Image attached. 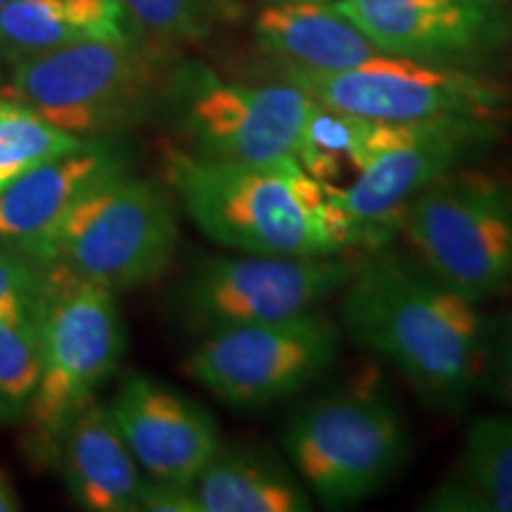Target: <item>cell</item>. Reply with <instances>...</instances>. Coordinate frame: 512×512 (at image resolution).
I'll return each instance as SVG.
<instances>
[{
    "mask_svg": "<svg viewBox=\"0 0 512 512\" xmlns=\"http://www.w3.org/2000/svg\"><path fill=\"white\" fill-rule=\"evenodd\" d=\"M337 297L342 335L392 363L430 411L458 415L479 394L489 316L411 254L366 252Z\"/></svg>",
    "mask_w": 512,
    "mask_h": 512,
    "instance_id": "obj_1",
    "label": "cell"
},
{
    "mask_svg": "<svg viewBox=\"0 0 512 512\" xmlns=\"http://www.w3.org/2000/svg\"><path fill=\"white\" fill-rule=\"evenodd\" d=\"M162 178L183 214L230 252L325 256L361 252L358 235L328 185L294 157L223 162L185 150H162Z\"/></svg>",
    "mask_w": 512,
    "mask_h": 512,
    "instance_id": "obj_2",
    "label": "cell"
},
{
    "mask_svg": "<svg viewBox=\"0 0 512 512\" xmlns=\"http://www.w3.org/2000/svg\"><path fill=\"white\" fill-rule=\"evenodd\" d=\"M12 64L0 93L76 138L107 140L164 117L176 62L133 34L74 43Z\"/></svg>",
    "mask_w": 512,
    "mask_h": 512,
    "instance_id": "obj_3",
    "label": "cell"
},
{
    "mask_svg": "<svg viewBox=\"0 0 512 512\" xmlns=\"http://www.w3.org/2000/svg\"><path fill=\"white\" fill-rule=\"evenodd\" d=\"M280 441L313 503L328 510L380 494L411 456V432L380 380L302 401L287 415Z\"/></svg>",
    "mask_w": 512,
    "mask_h": 512,
    "instance_id": "obj_4",
    "label": "cell"
},
{
    "mask_svg": "<svg viewBox=\"0 0 512 512\" xmlns=\"http://www.w3.org/2000/svg\"><path fill=\"white\" fill-rule=\"evenodd\" d=\"M408 254L477 304L512 294V176L460 166L403 211Z\"/></svg>",
    "mask_w": 512,
    "mask_h": 512,
    "instance_id": "obj_5",
    "label": "cell"
},
{
    "mask_svg": "<svg viewBox=\"0 0 512 512\" xmlns=\"http://www.w3.org/2000/svg\"><path fill=\"white\" fill-rule=\"evenodd\" d=\"M36 318L41 377L27 411L29 451L53 463L64 427L119 368L126 325L117 294L60 271H46Z\"/></svg>",
    "mask_w": 512,
    "mask_h": 512,
    "instance_id": "obj_6",
    "label": "cell"
},
{
    "mask_svg": "<svg viewBox=\"0 0 512 512\" xmlns=\"http://www.w3.org/2000/svg\"><path fill=\"white\" fill-rule=\"evenodd\" d=\"M178 247L176 200L131 169L105 178L57 228L46 271L110 292L136 290L169 273Z\"/></svg>",
    "mask_w": 512,
    "mask_h": 512,
    "instance_id": "obj_7",
    "label": "cell"
},
{
    "mask_svg": "<svg viewBox=\"0 0 512 512\" xmlns=\"http://www.w3.org/2000/svg\"><path fill=\"white\" fill-rule=\"evenodd\" d=\"M510 121L437 119L375 121L368 164L349 185H328L332 202L347 214L361 252L387 245L399 233L403 211L422 190L460 166L477 164L503 143Z\"/></svg>",
    "mask_w": 512,
    "mask_h": 512,
    "instance_id": "obj_8",
    "label": "cell"
},
{
    "mask_svg": "<svg viewBox=\"0 0 512 512\" xmlns=\"http://www.w3.org/2000/svg\"><path fill=\"white\" fill-rule=\"evenodd\" d=\"M342 328L323 309L204 332L185 373L235 411H264L299 396L335 368Z\"/></svg>",
    "mask_w": 512,
    "mask_h": 512,
    "instance_id": "obj_9",
    "label": "cell"
},
{
    "mask_svg": "<svg viewBox=\"0 0 512 512\" xmlns=\"http://www.w3.org/2000/svg\"><path fill=\"white\" fill-rule=\"evenodd\" d=\"M316 100L283 83H242L202 62H176L164 117L181 147L223 162H273L297 155Z\"/></svg>",
    "mask_w": 512,
    "mask_h": 512,
    "instance_id": "obj_10",
    "label": "cell"
},
{
    "mask_svg": "<svg viewBox=\"0 0 512 512\" xmlns=\"http://www.w3.org/2000/svg\"><path fill=\"white\" fill-rule=\"evenodd\" d=\"M354 252L325 256L209 254L176 287L178 313L200 335L323 309L356 273Z\"/></svg>",
    "mask_w": 512,
    "mask_h": 512,
    "instance_id": "obj_11",
    "label": "cell"
},
{
    "mask_svg": "<svg viewBox=\"0 0 512 512\" xmlns=\"http://www.w3.org/2000/svg\"><path fill=\"white\" fill-rule=\"evenodd\" d=\"M283 81L299 86L320 105L375 121L512 119L508 86L472 67L382 53L344 72L283 69Z\"/></svg>",
    "mask_w": 512,
    "mask_h": 512,
    "instance_id": "obj_12",
    "label": "cell"
},
{
    "mask_svg": "<svg viewBox=\"0 0 512 512\" xmlns=\"http://www.w3.org/2000/svg\"><path fill=\"white\" fill-rule=\"evenodd\" d=\"M382 53L472 67L505 48L503 0H332Z\"/></svg>",
    "mask_w": 512,
    "mask_h": 512,
    "instance_id": "obj_13",
    "label": "cell"
},
{
    "mask_svg": "<svg viewBox=\"0 0 512 512\" xmlns=\"http://www.w3.org/2000/svg\"><path fill=\"white\" fill-rule=\"evenodd\" d=\"M110 413L152 482L195 484L223 441L214 415L202 403L147 375L121 382Z\"/></svg>",
    "mask_w": 512,
    "mask_h": 512,
    "instance_id": "obj_14",
    "label": "cell"
},
{
    "mask_svg": "<svg viewBox=\"0 0 512 512\" xmlns=\"http://www.w3.org/2000/svg\"><path fill=\"white\" fill-rule=\"evenodd\" d=\"M131 169V157L117 138L88 140L50 159L0 192V249L48 268L57 228L88 190Z\"/></svg>",
    "mask_w": 512,
    "mask_h": 512,
    "instance_id": "obj_15",
    "label": "cell"
},
{
    "mask_svg": "<svg viewBox=\"0 0 512 512\" xmlns=\"http://www.w3.org/2000/svg\"><path fill=\"white\" fill-rule=\"evenodd\" d=\"M55 463L72 501L88 512H138L145 475L121 437L110 406L88 401L64 427Z\"/></svg>",
    "mask_w": 512,
    "mask_h": 512,
    "instance_id": "obj_16",
    "label": "cell"
},
{
    "mask_svg": "<svg viewBox=\"0 0 512 512\" xmlns=\"http://www.w3.org/2000/svg\"><path fill=\"white\" fill-rule=\"evenodd\" d=\"M254 36L268 57L297 72H344L382 55L332 0L264 3Z\"/></svg>",
    "mask_w": 512,
    "mask_h": 512,
    "instance_id": "obj_17",
    "label": "cell"
},
{
    "mask_svg": "<svg viewBox=\"0 0 512 512\" xmlns=\"http://www.w3.org/2000/svg\"><path fill=\"white\" fill-rule=\"evenodd\" d=\"M200 512H309L313 496L287 456L259 441H221L195 479Z\"/></svg>",
    "mask_w": 512,
    "mask_h": 512,
    "instance_id": "obj_18",
    "label": "cell"
},
{
    "mask_svg": "<svg viewBox=\"0 0 512 512\" xmlns=\"http://www.w3.org/2000/svg\"><path fill=\"white\" fill-rule=\"evenodd\" d=\"M133 34L140 31L119 0H12L0 10V55L12 62Z\"/></svg>",
    "mask_w": 512,
    "mask_h": 512,
    "instance_id": "obj_19",
    "label": "cell"
},
{
    "mask_svg": "<svg viewBox=\"0 0 512 512\" xmlns=\"http://www.w3.org/2000/svg\"><path fill=\"white\" fill-rule=\"evenodd\" d=\"M432 512H512V413L479 415L451 472L422 498Z\"/></svg>",
    "mask_w": 512,
    "mask_h": 512,
    "instance_id": "obj_20",
    "label": "cell"
},
{
    "mask_svg": "<svg viewBox=\"0 0 512 512\" xmlns=\"http://www.w3.org/2000/svg\"><path fill=\"white\" fill-rule=\"evenodd\" d=\"M370 133L373 119L325 107L316 102L304 124L297 159L304 171L320 183L332 185L344 171L354 178L370 157Z\"/></svg>",
    "mask_w": 512,
    "mask_h": 512,
    "instance_id": "obj_21",
    "label": "cell"
},
{
    "mask_svg": "<svg viewBox=\"0 0 512 512\" xmlns=\"http://www.w3.org/2000/svg\"><path fill=\"white\" fill-rule=\"evenodd\" d=\"M88 140L62 131L29 105L0 93V192L36 166L72 152Z\"/></svg>",
    "mask_w": 512,
    "mask_h": 512,
    "instance_id": "obj_22",
    "label": "cell"
},
{
    "mask_svg": "<svg viewBox=\"0 0 512 512\" xmlns=\"http://www.w3.org/2000/svg\"><path fill=\"white\" fill-rule=\"evenodd\" d=\"M140 34L162 43H200L242 17L240 0H119Z\"/></svg>",
    "mask_w": 512,
    "mask_h": 512,
    "instance_id": "obj_23",
    "label": "cell"
},
{
    "mask_svg": "<svg viewBox=\"0 0 512 512\" xmlns=\"http://www.w3.org/2000/svg\"><path fill=\"white\" fill-rule=\"evenodd\" d=\"M41 377L36 309H0V413H27Z\"/></svg>",
    "mask_w": 512,
    "mask_h": 512,
    "instance_id": "obj_24",
    "label": "cell"
},
{
    "mask_svg": "<svg viewBox=\"0 0 512 512\" xmlns=\"http://www.w3.org/2000/svg\"><path fill=\"white\" fill-rule=\"evenodd\" d=\"M479 392L512 413V309L486 318Z\"/></svg>",
    "mask_w": 512,
    "mask_h": 512,
    "instance_id": "obj_25",
    "label": "cell"
},
{
    "mask_svg": "<svg viewBox=\"0 0 512 512\" xmlns=\"http://www.w3.org/2000/svg\"><path fill=\"white\" fill-rule=\"evenodd\" d=\"M46 287V271H38L29 261L0 249V309H36Z\"/></svg>",
    "mask_w": 512,
    "mask_h": 512,
    "instance_id": "obj_26",
    "label": "cell"
},
{
    "mask_svg": "<svg viewBox=\"0 0 512 512\" xmlns=\"http://www.w3.org/2000/svg\"><path fill=\"white\" fill-rule=\"evenodd\" d=\"M143 512H200L195 486L192 484H169L145 479L143 496H140Z\"/></svg>",
    "mask_w": 512,
    "mask_h": 512,
    "instance_id": "obj_27",
    "label": "cell"
},
{
    "mask_svg": "<svg viewBox=\"0 0 512 512\" xmlns=\"http://www.w3.org/2000/svg\"><path fill=\"white\" fill-rule=\"evenodd\" d=\"M22 510V498H19L15 482L8 472L0 467V512H17Z\"/></svg>",
    "mask_w": 512,
    "mask_h": 512,
    "instance_id": "obj_28",
    "label": "cell"
},
{
    "mask_svg": "<svg viewBox=\"0 0 512 512\" xmlns=\"http://www.w3.org/2000/svg\"><path fill=\"white\" fill-rule=\"evenodd\" d=\"M8 3H12V0H0V10H3Z\"/></svg>",
    "mask_w": 512,
    "mask_h": 512,
    "instance_id": "obj_29",
    "label": "cell"
},
{
    "mask_svg": "<svg viewBox=\"0 0 512 512\" xmlns=\"http://www.w3.org/2000/svg\"><path fill=\"white\" fill-rule=\"evenodd\" d=\"M264 3H285V0H264Z\"/></svg>",
    "mask_w": 512,
    "mask_h": 512,
    "instance_id": "obj_30",
    "label": "cell"
},
{
    "mask_svg": "<svg viewBox=\"0 0 512 512\" xmlns=\"http://www.w3.org/2000/svg\"><path fill=\"white\" fill-rule=\"evenodd\" d=\"M0 88H3V74H0Z\"/></svg>",
    "mask_w": 512,
    "mask_h": 512,
    "instance_id": "obj_31",
    "label": "cell"
},
{
    "mask_svg": "<svg viewBox=\"0 0 512 512\" xmlns=\"http://www.w3.org/2000/svg\"><path fill=\"white\" fill-rule=\"evenodd\" d=\"M0 420H3V413H0Z\"/></svg>",
    "mask_w": 512,
    "mask_h": 512,
    "instance_id": "obj_32",
    "label": "cell"
}]
</instances>
